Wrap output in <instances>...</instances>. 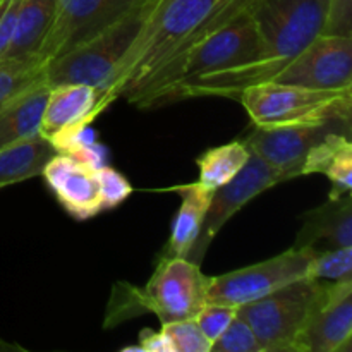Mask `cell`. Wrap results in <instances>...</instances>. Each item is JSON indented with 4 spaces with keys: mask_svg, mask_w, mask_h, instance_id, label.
I'll use <instances>...</instances> for the list:
<instances>
[{
    "mask_svg": "<svg viewBox=\"0 0 352 352\" xmlns=\"http://www.w3.org/2000/svg\"><path fill=\"white\" fill-rule=\"evenodd\" d=\"M352 277V246L315 250L309 263V278L340 280Z\"/></svg>",
    "mask_w": 352,
    "mask_h": 352,
    "instance_id": "cell-24",
    "label": "cell"
},
{
    "mask_svg": "<svg viewBox=\"0 0 352 352\" xmlns=\"http://www.w3.org/2000/svg\"><path fill=\"white\" fill-rule=\"evenodd\" d=\"M48 189L76 220H88L102 210L96 174L65 155L55 153L41 170Z\"/></svg>",
    "mask_w": 352,
    "mask_h": 352,
    "instance_id": "cell-14",
    "label": "cell"
},
{
    "mask_svg": "<svg viewBox=\"0 0 352 352\" xmlns=\"http://www.w3.org/2000/svg\"><path fill=\"white\" fill-rule=\"evenodd\" d=\"M21 0H7L0 10V58L9 48L12 41L14 31H16L17 10H19Z\"/></svg>",
    "mask_w": 352,
    "mask_h": 352,
    "instance_id": "cell-31",
    "label": "cell"
},
{
    "mask_svg": "<svg viewBox=\"0 0 352 352\" xmlns=\"http://www.w3.org/2000/svg\"><path fill=\"white\" fill-rule=\"evenodd\" d=\"M301 222L302 226L296 236V248L333 250L352 246L351 192L340 198H329L323 205L306 212Z\"/></svg>",
    "mask_w": 352,
    "mask_h": 352,
    "instance_id": "cell-15",
    "label": "cell"
},
{
    "mask_svg": "<svg viewBox=\"0 0 352 352\" xmlns=\"http://www.w3.org/2000/svg\"><path fill=\"white\" fill-rule=\"evenodd\" d=\"M219 2L220 0H157L146 24L117 64L109 81L96 89V117L120 96L131 98L155 72L160 71Z\"/></svg>",
    "mask_w": 352,
    "mask_h": 352,
    "instance_id": "cell-2",
    "label": "cell"
},
{
    "mask_svg": "<svg viewBox=\"0 0 352 352\" xmlns=\"http://www.w3.org/2000/svg\"><path fill=\"white\" fill-rule=\"evenodd\" d=\"M236 313V306L219 305V302H206L201 308V311L195 316V320L196 323H198L199 330L203 332V336L210 340V344H213L220 336H222L223 330L229 327V323L232 322Z\"/></svg>",
    "mask_w": 352,
    "mask_h": 352,
    "instance_id": "cell-28",
    "label": "cell"
},
{
    "mask_svg": "<svg viewBox=\"0 0 352 352\" xmlns=\"http://www.w3.org/2000/svg\"><path fill=\"white\" fill-rule=\"evenodd\" d=\"M323 34L352 36V0H329Z\"/></svg>",
    "mask_w": 352,
    "mask_h": 352,
    "instance_id": "cell-29",
    "label": "cell"
},
{
    "mask_svg": "<svg viewBox=\"0 0 352 352\" xmlns=\"http://www.w3.org/2000/svg\"><path fill=\"white\" fill-rule=\"evenodd\" d=\"M210 277L188 258L160 256L146 285L136 289L141 315L153 313L160 323L195 318L208 302Z\"/></svg>",
    "mask_w": 352,
    "mask_h": 352,
    "instance_id": "cell-7",
    "label": "cell"
},
{
    "mask_svg": "<svg viewBox=\"0 0 352 352\" xmlns=\"http://www.w3.org/2000/svg\"><path fill=\"white\" fill-rule=\"evenodd\" d=\"M96 98L98 91L89 85L67 82L50 86L41 117L40 136L50 141L60 131L91 124L96 119Z\"/></svg>",
    "mask_w": 352,
    "mask_h": 352,
    "instance_id": "cell-16",
    "label": "cell"
},
{
    "mask_svg": "<svg viewBox=\"0 0 352 352\" xmlns=\"http://www.w3.org/2000/svg\"><path fill=\"white\" fill-rule=\"evenodd\" d=\"M274 81L311 89H351L352 36L318 34Z\"/></svg>",
    "mask_w": 352,
    "mask_h": 352,
    "instance_id": "cell-11",
    "label": "cell"
},
{
    "mask_svg": "<svg viewBox=\"0 0 352 352\" xmlns=\"http://www.w3.org/2000/svg\"><path fill=\"white\" fill-rule=\"evenodd\" d=\"M250 155L251 151L243 141H232L205 151L196 160L199 170L196 182L210 191H215L220 186L229 182L246 165Z\"/></svg>",
    "mask_w": 352,
    "mask_h": 352,
    "instance_id": "cell-22",
    "label": "cell"
},
{
    "mask_svg": "<svg viewBox=\"0 0 352 352\" xmlns=\"http://www.w3.org/2000/svg\"><path fill=\"white\" fill-rule=\"evenodd\" d=\"M237 100L254 127L351 124L352 119V88L311 89L265 81L244 89Z\"/></svg>",
    "mask_w": 352,
    "mask_h": 352,
    "instance_id": "cell-4",
    "label": "cell"
},
{
    "mask_svg": "<svg viewBox=\"0 0 352 352\" xmlns=\"http://www.w3.org/2000/svg\"><path fill=\"white\" fill-rule=\"evenodd\" d=\"M294 177L296 175L292 172L274 167L254 153H251L246 165L229 182L213 191L201 229H199L198 237H196L195 244H192L191 251L186 258L201 265L217 234L239 210H243L251 199L260 196L267 189L274 188L280 182L291 181Z\"/></svg>",
    "mask_w": 352,
    "mask_h": 352,
    "instance_id": "cell-9",
    "label": "cell"
},
{
    "mask_svg": "<svg viewBox=\"0 0 352 352\" xmlns=\"http://www.w3.org/2000/svg\"><path fill=\"white\" fill-rule=\"evenodd\" d=\"M332 131H349L351 124L330 122L320 126L254 127L243 140L248 150L267 164L301 175L302 162L313 146L325 140Z\"/></svg>",
    "mask_w": 352,
    "mask_h": 352,
    "instance_id": "cell-13",
    "label": "cell"
},
{
    "mask_svg": "<svg viewBox=\"0 0 352 352\" xmlns=\"http://www.w3.org/2000/svg\"><path fill=\"white\" fill-rule=\"evenodd\" d=\"M54 155V148L41 136H34L31 140L2 148L0 150V189L41 175L43 167Z\"/></svg>",
    "mask_w": 352,
    "mask_h": 352,
    "instance_id": "cell-21",
    "label": "cell"
},
{
    "mask_svg": "<svg viewBox=\"0 0 352 352\" xmlns=\"http://www.w3.org/2000/svg\"><path fill=\"white\" fill-rule=\"evenodd\" d=\"M7 0H0V10H2V7H3V3H6Z\"/></svg>",
    "mask_w": 352,
    "mask_h": 352,
    "instance_id": "cell-33",
    "label": "cell"
},
{
    "mask_svg": "<svg viewBox=\"0 0 352 352\" xmlns=\"http://www.w3.org/2000/svg\"><path fill=\"white\" fill-rule=\"evenodd\" d=\"M175 192L181 196L182 201L172 223L170 237L162 256L186 258L201 229L213 191L203 188L198 182H192L188 186H179L175 188Z\"/></svg>",
    "mask_w": 352,
    "mask_h": 352,
    "instance_id": "cell-19",
    "label": "cell"
},
{
    "mask_svg": "<svg viewBox=\"0 0 352 352\" xmlns=\"http://www.w3.org/2000/svg\"><path fill=\"white\" fill-rule=\"evenodd\" d=\"M55 14V0H21L16 31L2 58L38 57Z\"/></svg>",
    "mask_w": 352,
    "mask_h": 352,
    "instance_id": "cell-20",
    "label": "cell"
},
{
    "mask_svg": "<svg viewBox=\"0 0 352 352\" xmlns=\"http://www.w3.org/2000/svg\"><path fill=\"white\" fill-rule=\"evenodd\" d=\"M148 0H55L54 23L38 50L45 65L102 33Z\"/></svg>",
    "mask_w": 352,
    "mask_h": 352,
    "instance_id": "cell-10",
    "label": "cell"
},
{
    "mask_svg": "<svg viewBox=\"0 0 352 352\" xmlns=\"http://www.w3.org/2000/svg\"><path fill=\"white\" fill-rule=\"evenodd\" d=\"M305 352H351L352 349V277L322 284L309 315Z\"/></svg>",
    "mask_w": 352,
    "mask_h": 352,
    "instance_id": "cell-12",
    "label": "cell"
},
{
    "mask_svg": "<svg viewBox=\"0 0 352 352\" xmlns=\"http://www.w3.org/2000/svg\"><path fill=\"white\" fill-rule=\"evenodd\" d=\"M50 85L41 81L17 95L0 110V150L40 136L41 117Z\"/></svg>",
    "mask_w": 352,
    "mask_h": 352,
    "instance_id": "cell-18",
    "label": "cell"
},
{
    "mask_svg": "<svg viewBox=\"0 0 352 352\" xmlns=\"http://www.w3.org/2000/svg\"><path fill=\"white\" fill-rule=\"evenodd\" d=\"M322 280H296L265 298L237 306L263 352H305L302 336L318 299Z\"/></svg>",
    "mask_w": 352,
    "mask_h": 352,
    "instance_id": "cell-6",
    "label": "cell"
},
{
    "mask_svg": "<svg viewBox=\"0 0 352 352\" xmlns=\"http://www.w3.org/2000/svg\"><path fill=\"white\" fill-rule=\"evenodd\" d=\"M170 352H210V340L203 336L195 318L177 320L162 325Z\"/></svg>",
    "mask_w": 352,
    "mask_h": 352,
    "instance_id": "cell-25",
    "label": "cell"
},
{
    "mask_svg": "<svg viewBox=\"0 0 352 352\" xmlns=\"http://www.w3.org/2000/svg\"><path fill=\"white\" fill-rule=\"evenodd\" d=\"M95 174L96 181H98L102 210L116 208L120 203L126 201L133 192V186L129 184V181L119 170L109 167V165L96 168Z\"/></svg>",
    "mask_w": 352,
    "mask_h": 352,
    "instance_id": "cell-27",
    "label": "cell"
},
{
    "mask_svg": "<svg viewBox=\"0 0 352 352\" xmlns=\"http://www.w3.org/2000/svg\"><path fill=\"white\" fill-rule=\"evenodd\" d=\"M41 81H47L45 64L38 57L0 58V110Z\"/></svg>",
    "mask_w": 352,
    "mask_h": 352,
    "instance_id": "cell-23",
    "label": "cell"
},
{
    "mask_svg": "<svg viewBox=\"0 0 352 352\" xmlns=\"http://www.w3.org/2000/svg\"><path fill=\"white\" fill-rule=\"evenodd\" d=\"M65 157L72 158L74 162L91 168V170H96V168L107 165L109 150H107L105 144H102L100 141H95V143H89L81 148H76V150H72L71 153H67Z\"/></svg>",
    "mask_w": 352,
    "mask_h": 352,
    "instance_id": "cell-30",
    "label": "cell"
},
{
    "mask_svg": "<svg viewBox=\"0 0 352 352\" xmlns=\"http://www.w3.org/2000/svg\"><path fill=\"white\" fill-rule=\"evenodd\" d=\"M138 347H140L141 352H170L167 339H165L162 330H158V332L143 330L140 333V344H138Z\"/></svg>",
    "mask_w": 352,
    "mask_h": 352,
    "instance_id": "cell-32",
    "label": "cell"
},
{
    "mask_svg": "<svg viewBox=\"0 0 352 352\" xmlns=\"http://www.w3.org/2000/svg\"><path fill=\"white\" fill-rule=\"evenodd\" d=\"M315 248H296L284 251L270 260L210 277L206 299L219 305L241 306L265 298L296 280L309 278Z\"/></svg>",
    "mask_w": 352,
    "mask_h": 352,
    "instance_id": "cell-8",
    "label": "cell"
},
{
    "mask_svg": "<svg viewBox=\"0 0 352 352\" xmlns=\"http://www.w3.org/2000/svg\"><path fill=\"white\" fill-rule=\"evenodd\" d=\"M260 34L250 10L243 9L217 30L196 41L181 57L155 72L127 102L138 109L164 105L182 82L210 72L243 67L261 57Z\"/></svg>",
    "mask_w": 352,
    "mask_h": 352,
    "instance_id": "cell-3",
    "label": "cell"
},
{
    "mask_svg": "<svg viewBox=\"0 0 352 352\" xmlns=\"http://www.w3.org/2000/svg\"><path fill=\"white\" fill-rule=\"evenodd\" d=\"M323 174L329 177V198H340L352 189V143L349 131H332L309 150L301 175Z\"/></svg>",
    "mask_w": 352,
    "mask_h": 352,
    "instance_id": "cell-17",
    "label": "cell"
},
{
    "mask_svg": "<svg viewBox=\"0 0 352 352\" xmlns=\"http://www.w3.org/2000/svg\"><path fill=\"white\" fill-rule=\"evenodd\" d=\"M155 6L157 0H148L91 40L85 41L74 50L45 65V79L48 85L79 82L96 89L105 85L116 71L117 64L122 60L126 52L141 33Z\"/></svg>",
    "mask_w": 352,
    "mask_h": 352,
    "instance_id": "cell-5",
    "label": "cell"
},
{
    "mask_svg": "<svg viewBox=\"0 0 352 352\" xmlns=\"http://www.w3.org/2000/svg\"><path fill=\"white\" fill-rule=\"evenodd\" d=\"M251 17L260 34L261 57L243 67L198 76L179 85L165 103L192 96L239 98L258 82L274 81L275 76L325 28L329 0H250Z\"/></svg>",
    "mask_w": 352,
    "mask_h": 352,
    "instance_id": "cell-1",
    "label": "cell"
},
{
    "mask_svg": "<svg viewBox=\"0 0 352 352\" xmlns=\"http://www.w3.org/2000/svg\"><path fill=\"white\" fill-rule=\"evenodd\" d=\"M210 352H263V349L246 320L236 313L222 336L212 344Z\"/></svg>",
    "mask_w": 352,
    "mask_h": 352,
    "instance_id": "cell-26",
    "label": "cell"
}]
</instances>
